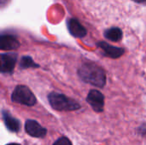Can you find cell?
Segmentation results:
<instances>
[{
	"mask_svg": "<svg viewBox=\"0 0 146 145\" xmlns=\"http://www.w3.org/2000/svg\"><path fill=\"white\" fill-rule=\"evenodd\" d=\"M80 78L86 83L103 88L106 84V76L104 69L92 62L84 63L79 69Z\"/></svg>",
	"mask_w": 146,
	"mask_h": 145,
	"instance_id": "cell-1",
	"label": "cell"
},
{
	"mask_svg": "<svg viewBox=\"0 0 146 145\" xmlns=\"http://www.w3.org/2000/svg\"><path fill=\"white\" fill-rule=\"evenodd\" d=\"M48 101L52 109L57 111H75L80 109L78 102L57 92L50 93L48 95Z\"/></svg>",
	"mask_w": 146,
	"mask_h": 145,
	"instance_id": "cell-2",
	"label": "cell"
},
{
	"mask_svg": "<svg viewBox=\"0 0 146 145\" xmlns=\"http://www.w3.org/2000/svg\"><path fill=\"white\" fill-rule=\"evenodd\" d=\"M11 100L14 103L26 105L28 107L35 105L37 99L32 91L26 85H18L15 88L12 95Z\"/></svg>",
	"mask_w": 146,
	"mask_h": 145,
	"instance_id": "cell-3",
	"label": "cell"
},
{
	"mask_svg": "<svg viewBox=\"0 0 146 145\" xmlns=\"http://www.w3.org/2000/svg\"><path fill=\"white\" fill-rule=\"evenodd\" d=\"M87 103L97 113H101L104 109V96L98 90H91L86 97Z\"/></svg>",
	"mask_w": 146,
	"mask_h": 145,
	"instance_id": "cell-4",
	"label": "cell"
},
{
	"mask_svg": "<svg viewBox=\"0 0 146 145\" xmlns=\"http://www.w3.org/2000/svg\"><path fill=\"white\" fill-rule=\"evenodd\" d=\"M25 131L29 136L37 138H43L47 134V129L45 127H43L38 122L34 120H27L26 121Z\"/></svg>",
	"mask_w": 146,
	"mask_h": 145,
	"instance_id": "cell-5",
	"label": "cell"
},
{
	"mask_svg": "<svg viewBox=\"0 0 146 145\" xmlns=\"http://www.w3.org/2000/svg\"><path fill=\"white\" fill-rule=\"evenodd\" d=\"M16 60L15 54H0V73H11L15 68Z\"/></svg>",
	"mask_w": 146,
	"mask_h": 145,
	"instance_id": "cell-6",
	"label": "cell"
},
{
	"mask_svg": "<svg viewBox=\"0 0 146 145\" xmlns=\"http://www.w3.org/2000/svg\"><path fill=\"white\" fill-rule=\"evenodd\" d=\"M20 47L19 40L10 34L0 35V50H13Z\"/></svg>",
	"mask_w": 146,
	"mask_h": 145,
	"instance_id": "cell-7",
	"label": "cell"
},
{
	"mask_svg": "<svg viewBox=\"0 0 146 145\" xmlns=\"http://www.w3.org/2000/svg\"><path fill=\"white\" fill-rule=\"evenodd\" d=\"M2 116H3L4 125L9 131H10L11 132H18L21 130V124L20 121L15 118L9 111L3 110Z\"/></svg>",
	"mask_w": 146,
	"mask_h": 145,
	"instance_id": "cell-8",
	"label": "cell"
},
{
	"mask_svg": "<svg viewBox=\"0 0 146 145\" xmlns=\"http://www.w3.org/2000/svg\"><path fill=\"white\" fill-rule=\"evenodd\" d=\"M68 28L69 32L75 38H83L86 35V29L80 24V22L74 18L69 19L68 21Z\"/></svg>",
	"mask_w": 146,
	"mask_h": 145,
	"instance_id": "cell-9",
	"label": "cell"
},
{
	"mask_svg": "<svg viewBox=\"0 0 146 145\" xmlns=\"http://www.w3.org/2000/svg\"><path fill=\"white\" fill-rule=\"evenodd\" d=\"M98 46L104 51V53L107 56L114 58V59L121 57L125 52V50L122 48L113 46V45H111L106 42H104V41L99 42Z\"/></svg>",
	"mask_w": 146,
	"mask_h": 145,
	"instance_id": "cell-10",
	"label": "cell"
},
{
	"mask_svg": "<svg viewBox=\"0 0 146 145\" xmlns=\"http://www.w3.org/2000/svg\"><path fill=\"white\" fill-rule=\"evenodd\" d=\"M104 36L110 41L118 42L122 38V31L119 27H111L104 32Z\"/></svg>",
	"mask_w": 146,
	"mask_h": 145,
	"instance_id": "cell-11",
	"label": "cell"
},
{
	"mask_svg": "<svg viewBox=\"0 0 146 145\" xmlns=\"http://www.w3.org/2000/svg\"><path fill=\"white\" fill-rule=\"evenodd\" d=\"M20 67L23 69H26V68H38L39 66L35 63L33 60L32 57L30 56H23L21 60V62H20Z\"/></svg>",
	"mask_w": 146,
	"mask_h": 145,
	"instance_id": "cell-12",
	"label": "cell"
},
{
	"mask_svg": "<svg viewBox=\"0 0 146 145\" xmlns=\"http://www.w3.org/2000/svg\"><path fill=\"white\" fill-rule=\"evenodd\" d=\"M53 145H73L72 142L66 137H61L59 138Z\"/></svg>",
	"mask_w": 146,
	"mask_h": 145,
	"instance_id": "cell-13",
	"label": "cell"
},
{
	"mask_svg": "<svg viewBox=\"0 0 146 145\" xmlns=\"http://www.w3.org/2000/svg\"><path fill=\"white\" fill-rule=\"evenodd\" d=\"M139 133L140 135H142L143 137H145L146 133V128H145V123H143L142 126H140L139 127Z\"/></svg>",
	"mask_w": 146,
	"mask_h": 145,
	"instance_id": "cell-14",
	"label": "cell"
},
{
	"mask_svg": "<svg viewBox=\"0 0 146 145\" xmlns=\"http://www.w3.org/2000/svg\"><path fill=\"white\" fill-rule=\"evenodd\" d=\"M9 0H0V8L5 7L9 3Z\"/></svg>",
	"mask_w": 146,
	"mask_h": 145,
	"instance_id": "cell-15",
	"label": "cell"
},
{
	"mask_svg": "<svg viewBox=\"0 0 146 145\" xmlns=\"http://www.w3.org/2000/svg\"><path fill=\"white\" fill-rule=\"evenodd\" d=\"M133 1L136 3H145V0H133Z\"/></svg>",
	"mask_w": 146,
	"mask_h": 145,
	"instance_id": "cell-16",
	"label": "cell"
},
{
	"mask_svg": "<svg viewBox=\"0 0 146 145\" xmlns=\"http://www.w3.org/2000/svg\"><path fill=\"white\" fill-rule=\"evenodd\" d=\"M6 145H21L20 144H17V143H10V144H8Z\"/></svg>",
	"mask_w": 146,
	"mask_h": 145,
	"instance_id": "cell-17",
	"label": "cell"
}]
</instances>
